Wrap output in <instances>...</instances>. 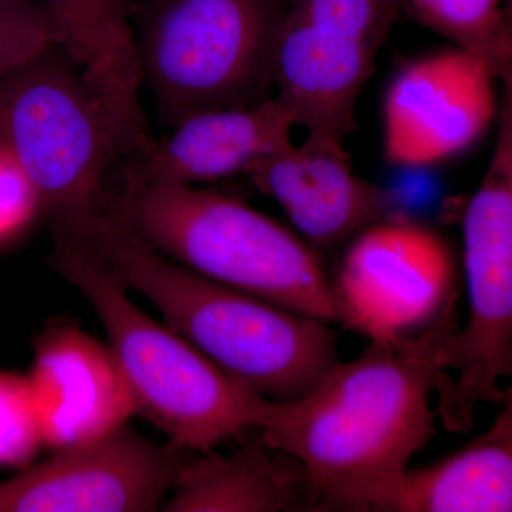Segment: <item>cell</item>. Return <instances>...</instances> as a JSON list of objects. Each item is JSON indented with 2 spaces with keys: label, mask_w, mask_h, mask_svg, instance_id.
<instances>
[{
  "label": "cell",
  "mask_w": 512,
  "mask_h": 512,
  "mask_svg": "<svg viewBox=\"0 0 512 512\" xmlns=\"http://www.w3.org/2000/svg\"><path fill=\"white\" fill-rule=\"evenodd\" d=\"M43 447L28 376L0 372V467H25Z\"/></svg>",
  "instance_id": "obj_19"
},
{
  "label": "cell",
  "mask_w": 512,
  "mask_h": 512,
  "mask_svg": "<svg viewBox=\"0 0 512 512\" xmlns=\"http://www.w3.org/2000/svg\"><path fill=\"white\" fill-rule=\"evenodd\" d=\"M50 265L92 305L136 396L138 414L168 441L208 453L256 430L268 399L242 386L204 353L128 298L89 252L53 237Z\"/></svg>",
  "instance_id": "obj_4"
},
{
  "label": "cell",
  "mask_w": 512,
  "mask_h": 512,
  "mask_svg": "<svg viewBox=\"0 0 512 512\" xmlns=\"http://www.w3.org/2000/svg\"><path fill=\"white\" fill-rule=\"evenodd\" d=\"M56 45L55 25L40 0H0V83Z\"/></svg>",
  "instance_id": "obj_20"
},
{
  "label": "cell",
  "mask_w": 512,
  "mask_h": 512,
  "mask_svg": "<svg viewBox=\"0 0 512 512\" xmlns=\"http://www.w3.org/2000/svg\"><path fill=\"white\" fill-rule=\"evenodd\" d=\"M498 136L480 187L463 220L468 318L441 340L443 370L434 393L444 429H473L480 403L503 404L511 396L501 382L512 375V103L505 92Z\"/></svg>",
  "instance_id": "obj_6"
},
{
  "label": "cell",
  "mask_w": 512,
  "mask_h": 512,
  "mask_svg": "<svg viewBox=\"0 0 512 512\" xmlns=\"http://www.w3.org/2000/svg\"><path fill=\"white\" fill-rule=\"evenodd\" d=\"M28 373L45 447L84 446L126 426L138 404L110 345L77 326H47Z\"/></svg>",
  "instance_id": "obj_12"
},
{
  "label": "cell",
  "mask_w": 512,
  "mask_h": 512,
  "mask_svg": "<svg viewBox=\"0 0 512 512\" xmlns=\"http://www.w3.org/2000/svg\"><path fill=\"white\" fill-rule=\"evenodd\" d=\"M0 141L35 185L52 228L109 207L116 146L99 101L59 46L0 83Z\"/></svg>",
  "instance_id": "obj_7"
},
{
  "label": "cell",
  "mask_w": 512,
  "mask_h": 512,
  "mask_svg": "<svg viewBox=\"0 0 512 512\" xmlns=\"http://www.w3.org/2000/svg\"><path fill=\"white\" fill-rule=\"evenodd\" d=\"M274 198L309 247L328 251L399 212L394 192L357 177L350 157L291 143L247 171Z\"/></svg>",
  "instance_id": "obj_13"
},
{
  "label": "cell",
  "mask_w": 512,
  "mask_h": 512,
  "mask_svg": "<svg viewBox=\"0 0 512 512\" xmlns=\"http://www.w3.org/2000/svg\"><path fill=\"white\" fill-rule=\"evenodd\" d=\"M289 0H144L134 30L141 83L173 127L201 111L271 99Z\"/></svg>",
  "instance_id": "obj_5"
},
{
  "label": "cell",
  "mask_w": 512,
  "mask_h": 512,
  "mask_svg": "<svg viewBox=\"0 0 512 512\" xmlns=\"http://www.w3.org/2000/svg\"><path fill=\"white\" fill-rule=\"evenodd\" d=\"M454 329L451 313L416 338L370 340L298 399L268 400L256 430L301 464L316 511H335L357 488L400 473L433 440L431 394L443 375L437 350Z\"/></svg>",
  "instance_id": "obj_1"
},
{
  "label": "cell",
  "mask_w": 512,
  "mask_h": 512,
  "mask_svg": "<svg viewBox=\"0 0 512 512\" xmlns=\"http://www.w3.org/2000/svg\"><path fill=\"white\" fill-rule=\"evenodd\" d=\"M57 33V45L79 67L117 137L148 126L140 99L134 29L127 0H40Z\"/></svg>",
  "instance_id": "obj_16"
},
{
  "label": "cell",
  "mask_w": 512,
  "mask_h": 512,
  "mask_svg": "<svg viewBox=\"0 0 512 512\" xmlns=\"http://www.w3.org/2000/svg\"><path fill=\"white\" fill-rule=\"evenodd\" d=\"M42 215V200L22 165L0 141V247L22 238Z\"/></svg>",
  "instance_id": "obj_21"
},
{
  "label": "cell",
  "mask_w": 512,
  "mask_h": 512,
  "mask_svg": "<svg viewBox=\"0 0 512 512\" xmlns=\"http://www.w3.org/2000/svg\"><path fill=\"white\" fill-rule=\"evenodd\" d=\"M192 451L121 427L0 481V512L161 510Z\"/></svg>",
  "instance_id": "obj_10"
},
{
  "label": "cell",
  "mask_w": 512,
  "mask_h": 512,
  "mask_svg": "<svg viewBox=\"0 0 512 512\" xmlns=\"http://www.w3.org/2000/svg\"><path fill=\"white\" fill-rule=\"evenodd\" d=\"M52 232L89 252L124 289L151 302L168 328L265 399H298L339 362L328 323L195 274L109 210Z\"/></svg>",
  "instance_id": "obj_2"
},
{
  "label": "cell",
  "mask_w": 512,
  "mask_h": 512,
  "mask_svg": "<svg viewBox=\"0 0 512 512\" xmlns=\"http://www.w3.org/2000/svg\"><path fill=\"white\" fill-rule=\"evenodd\" d=\"M109 212L195 274L325 322H339L318 252L237 198L195 184H124Z\"/></svg>",
  "instance_id": "obj_3"
},
{
  "label": "cell",
  "mask_w": 512,
  "mask_h": 512,
  "mask_svg": "<svg viewBox=\"0 0 512 512\" xmlns=\"http://www.w3.org/2000/svg\"><path fill=\"white\" fill-rule=\"evenodd\" d=\"M490 429L433 466L404 468L357 488L335 511L510 512L512 510V402Z\"/></svg>",
  "instance_id": "obj_15"
},
{
  "label": "cell",
  "mask_w": 512,
  "mask_h": 512,
  "mask_svg": "<svg viewBox=\"0 0 512 512\" xmlns=\"http://www.w3.org/2000/svg\"><path fill=\"white\" fill-rule=\"evenodd\" d=\"M456 279L443 235L396 212L346 248L332 282L339 322L370 340L416 338L456 311Z\"/></svg>",
  "instance_id": "obj_9"
},
{
  "label": "cell",
  "mask_w": 512,
  "mask_h": 512,
  "mask_svg": "<svg viewBox=\"0 0 512 512\" xmlns=\"http://www.w3.org/2000/svg\"><path fill=\"white\" fill-rule=\"evenodd\" d=\"M500 82L483 59L458 46L404 64L384 97L387 163L426 168L473 146L498 119Z\"/></svg>",
  "instance_id": "obj_11"
},
{
  "label": "cell",
  "mask_w": 512,
  "mask_h": 512,
  "mask_svg": "<svg viewBox=\"0 0 512 512\" xmlns=\"http://www.w3.org/2000/svg\"><path fill=\"white\" fill-rule=\"evenodd\" d=\"M410 13L511 83L512 39L503 0H403Z\"/></svg>",
  "instance_id": "obj_18"
},
{
  "label": "cell",
  "mask_w": 512,
  "mask_h": 512,
  "mask_svg": "<svg viewBox=\"0 0 512 512\" xmlns=\"http://www.w3.org/2000/svg\"><path fill=\"white\" fill-rule=\"evenodd\" d=\"M256 433L231 454H192L161 511L316 512L301 464Z\"/></svg>",
  "instance_id": "obj_17"
},
{
  "label": "cell",
  "mask_w": 512,
  "mask_h": 512,
  "mask_svg": "<svg viewBox=\"0 0 512 512\" xmlns=\"http://www.w3.org/2000/svg\"><path fill=\"white\" fill-rule=\"evenodd\" d=\"M291 114L275 99L255 106L201 111L171 127L128 160L126 184H200L247 174L262 158L292 143Z\"/></svg>",
  "instance_id": "obj_14"
},
{
  "label": "cell",
  "mask_w": 512,
  "mask_h": 512,
  "mask_svg": "<svg viewBox=\"0 0 512 512\" xmlns=\"http://www.w3.org/2000/svg\"><path fill=\"white\" fill-rule=\"evenodd\" d=\"M403 0H289L275 56V99L303 147L350 157L346 140L376 59L399 19Z\"/></svg>",
  "instance_id": "obj_8"
}]
</instances>
